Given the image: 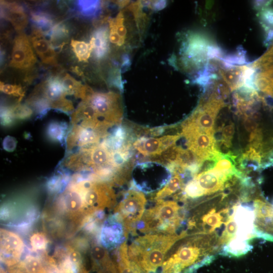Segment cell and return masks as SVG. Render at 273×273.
Segmentation results:
<instances>
[{"mask_svg":"<svg viewBox=\"0 0 273 273\" xmlns=\"http://www.w3.org/2000/svg\"><path fill=\"white\" fill-rule=\"evenodd\" d=\"M186 235V232L184 231L179 235L149 233L140 236L127 245L129 259L144 272H155L162 265L168 251Z\"/></svg>","mask_w":273,"mask_h":273,"instance_id":"obj_1","label":"cell"},{"mask_svg":"<svg viewBox=\"0 0 273 273\" xmlns=\"http://www.w3.org/2000/svg\"><path fill=\"white\" fill-rule=\"evenodd\" d=\"M49 35L52 47L54 49H59L67 42L68 39V31L64 24L57 23L53 27Z\"/></svg>","mask_w":273,"mask_h":273,"instance_id":"obj_22","label":"cell"},{"mask_svg":"<svg viewBox=\"0 0 273 273\" xmlns=\"http://www.w3.org/2000/svg\"><path fill=\"white\" fill-rule=\"evenodd\" d=\"M180 207L173 200H157L156 205L144 213L138 229L145 233L174 234L183 218Z\"/></svg>","mask_w":273,"mask_h":273,"instance_id":"obj_2","label":"cell"},{"mask_svg":"<svg viewBox=\"0 0 273 273\" xmlns=\"http://www.w3.org/2000/svg\"><path fill=\"white\" fill-rule=\"evenodd\" d=\"M259 17L265 31H270L273 28V8H265L261 10Z\"/></svg>","mask_w":273,"mask_h":273,"instance_id":"obj_30","label":"cell"},{"mask_svg":"<svg viewBox=\"0 0 273 273\" xmlns=\"http://www.w3.org/2000/svg\"><path fill=\"white\" fill-rule=\"evenodd\" d=\"M94 45V52L97 59H102L107 53L109 48L108 30L102 27L95 31L90 39Z\"/></svg>","mask_w":273,"mask_h":273,"instance_id":"obj_16","label":"cell"},{"mask_svg":"<svg viewBox=\"0 0 273 273\" xmlns=\"http://www.w3.org/2000/svg\"><path fill=\"white\" fill-rule=\"evenodd\" d=\"M35 93L46 99L50 107L64 111L73 109L71 102L65 98L68 94L58 77H51L39 85Z\"/></svg>","mask_w":273,"mask_h":273,"instance_id":"obj_7","label":"cell"},{"mask_svg":"<svg viewBox=\"0 0 273 273\" xmlns=\"http://www.w3.org/2000/svg\"><path fill=\"white\" fill-rule=\"evenodd\" d=\"M229 213V208L223 209L218 212H216L215 209H211L202 218L203 226L205 228L204 230L207 228L209 233L213 232L221 225L223 216L230 215Z\"/></svg>","mask_w":273,"mask_h":273,"instance_id":"obj_19","label":"cell"},{"mask_svg":"<svg viewBox=\"0 0 273 273\" xmlns=\"http://www.w3.org/2000/svg\"><path fill=\"white\" fill-rule=\"evenodd\" d=\"M130 62L129 59L128 58V57H124L122 65V68H123V70H124L125 68H127Z\"/></svg>","mask_w":273,"mask_h":273,"instance_id":"obj_43","label":"cell"},{"mask_svg":"<svg viewBox=\"0 0 273 273\" xmlns=\"http://www.w3.org/2000/svg\"><path fill=\"white\" fill-rule=\"evenodd\" d=\"M69 258L71 262L77 263L81 259V255L78 251H73L69 255Z\"/></svg>","mask_w":273,"mask_h":273,"instance_id":"obj_40","label":"cell"},{"mask_svg":"<svg viewBox=\"0 0 273 273\" xmlns=\"http://www.w3.org/2000/svg\"><path fill=\"white\" fill-rule=\"evenodd\" d=\"M124 17L120 12L115 18L109 20L110 41L118 46L123 44L126 34V29L123 24Z\"/></svg>","mask_w":273,"mask_h":273,"instance_id":"obj_15","label":"cell"},{"mask_svg":"<svg viewBox=\"0 0 273 273\" xmlns=\"http://www.w3.org/2000/svg\"><path fill=\"white\" fill-rule=\"evenodd\" d=\"M1 90L8 95H12L21 97L23 96L22 88L20 85L4 84L1 82Z\"/></svg>","mask_w":273,"mask_h":273,"instance_id":"obj_35","label":"cell"},{"mask_svg":"<svg viewBox=\"0 0 273 273\" xmlns=\"http://www.w3.org/2000/svg\"><path fill=\"white\" fill-rule=\"evenodd\" d=\"M91 255L96 261L104 264L109 261L107 251L101 246L94 247L91 251Z\"/></svg>","mask_w":273,"mask_h":273,"instance_id":"obj_34","label":"cell"},{"mask_svg":"<svg viewBox=\"0 0 273 273\" xmlns=\"http://www.w3.org/2000/svg\"><path fill=\"white\" fill-rule=\"evenodd\" d=\"M184 190L183 196L185 198H196L204 195L203 191L194 178L187 183Z\"/></svg>","mask_w":273,"mask_h":273,"instance_id":"obj_29","label":"cell"},{"mask_svg":"<svg viewBox=\"0 0 273 273\" xmlns=\"http://www.w3.org/2000/svg\"><path fill=\"white\" fill-rule=\"evenodd\" d=\"M10 113L13 117L24 119L30 116L32 110L24 105L18 104L9 108Z\"/></svg>","mask_w":273,"mask_h":273,"instance_id":"obj_31","label":"cell"},{"mask_svg":"<svg viewBox=\"0 0 273 273\" xmlns=\"http://www.w3.org/2000/svg\"><path fill=\"white\" fill-rule=\"evenodd\" d=\"M237 224L232 214L230 215L225 223V229L219 240V244L223 245L228 243L235 237L237 231Z\"/></svg>","mask_w":273,"mask_h":273,"instance_id":"obj_27","label":"cell"},{"mask_svg":"<svg viewBox=\"0 0 273 273\" xmlns=\"http://www.w3.org/2000/svg\"><path fill=\"white\" fill-rule=\"evenodd\" d=\"M80 192L83 193L84 206L90 212L109 206L115 198L112 189L104 184L93 183L88 189Z\"/></svg>","mask_w":273,"mask_h":273,"instance_id":"obj_9","label":"cell"},{"mask_svg":"<svg viewBox=\"0 0 273 273\" xmlns=\"http://www.w3.org/2000/svg\"><path fill=\"white\" fill-rule=\"evenodd\" d=\"M248 241H243L236 238L232 239L225 244L222 249V254L239 257L246 254L252 249Z\"/></svg>","mask_w":273,"mask_h":273,"instance_id":"obj_18","label":"cell"},{"mask_svg":"<svg viewBox=\"0 0 273 273\" xmlns=\"http://www.w3.org/2000/svg\"><path fill=\"white\" fill-rule=\"evenodd\" d=\"M48 134L49 136L54 140H61L63 136V128L57 123H51L48 128Z\"/></svg>","mask_w":273,"mask_h":273,"instance_id":"obj_33","label":"cell"},{"mask_svg":"<svg viewBox=\"0 0 273 273\" xmlns=\"http://www.w3.org/2000/svg\"><path fill=\"white\" fill-rule=\"evenodd\" d=\"M166 4V1H157L153 3L152 8L155 10H160L163 9Z\"/></svg>","mask_w":273,"mask_h":273,"instance_id":"obj_42","label":"cell"},{"mask_svg":"<svg viewBox=\"0 0 273 273\" xmlns=\"http://www.w3.org/2000/svg\"><path fill=\"white\" fill-rule=\"evenodd\" d=\"M75 132V141L79 145L91 144L97 143L99 140V135L95 129L83 126Z\"/></svg>","mask_w":273,"mask_h":273,"instance_id":"obj_25","label":"cell"},{"mask_svg":"<svg viewBox=\"0 0 273 273\" xmlns=\"http://www.w3.org/2000/svg\"><path fill=\"white\" fill-rule=\"evenodd\" d=\"M272 206H273V204H272Z\"/></svg>","mask_w":273,"mask_h":273,"instance_id":"obj_45","label":"cell"},{"mask_svg":"<svg viewBox=\"0 0 273 273\" xmlns=\"http://www.w3.org/2000/svg\"><path fill=\"white\" fill-rule=\"evenodd\" d=\"M194 178L197 180L204 195H210L224 189V185L227 177L212 169L197 174Z\"/></svg>","mask_w":273,"mask_h":273,"instance_id":"obj_12","label":"cell"},{"mask_svg":"<svg viewBox=\"0 0 273 273\" xmlns=\"http://www.w3.org/2000/svg\"><path fill=\"white\" fill-rule=\"evenodd\" d=\"M25 266L28 273H37L40 269V265L38 260L32 257L27 259Z\"/></svg>","mask_w":273,"mask_h":273,"instance_id":"obj_38","label":"cell"},{"mask_svg":"<svg viewBox=\"0 0 273 273\" xmlns=\"http://www.w3.org/2000/svg\"><path fill=\"white\" fill-rule=\"evenodd\" d=\"M183 186V180L181 176L177 173L170 179L165 186L156 194L155 199L161 200L169 196L180 189Z\"/></svg>","mask_w":273,"mask_h":273,"instance_id":"obj_23","label":"cell"},{"mask_svg":"<svg viewBox=\"0 0 273 273\" xmlns=\"http://www.w3.org/2000/svg\"><path fill=\"white\" fill-rule=\"evenodd\" d=\"M77 6L79 12L85 16H95L99 11V1H78Z\"/></svg>","mask_w":273,"mask_h":273,"instance_id":"obj_28","label":"cell"},{"mask_svg":"<svg viewBox=\"0 0 273 273\" xmlns=\"http://www.w3.org/2000/svg\"><path fill=\"white\" fill-rule=\"evenodd\" d=\"M63 203L66 210L70 212H76L84 206L83 195L78 190H71L65 194Z\"/></svg>","mask_w":273,"mask_h":273,"instance_id":"obj_21","label":"cell"},{"mask_svg":"<svg viewBox=\"0 0 273 273\" xmlns=\"http://www.w3.org/2000/svg\"><path fill=\"white\" fill-rule=\"evenodd\" d=\"M89 162L94 165H104L112 162L111 154L104 147H96L89 150Z\"/></svg>","mask_w":273,"mask_h":273,"instance_id":"obj_24","label":"cell"},{"mask_svg":"<svg viewBox=\"0 0 273 273\" xmlns=\"http://www.w3.org/2000/svg\"><path fill=\"white\" fill-rule=\"evenodd\" d=\"M46 35L34 28L30 38L32 47L41 62L44 64L55 65L57 64V55L49 40Z\"/></svg>","mask_w":273,"mask_h":273,"instance_id":"obj_10","label":"cell"},{"mask_svg":"<svg viewBox=\"0 0 273 273\" xmlns=\"http://www.w3.org/2000/svg\"><path fill=\"white\" fill-rule=\"evenodd\" d=\"M4 146L6 149L12 150L15 147L16 144L14 140L10 137L6 138Z\"/></svg>","mask_w":273,"mask_h":273,"instance_id":"obj_39","label":"cell"},{"mask_svg":"<svg viewBox=\"0 0 273 273\" xmlns=\"http://www.w3.org/2000/svg\"><path fill=\"white\" fill-rule=\"evenodd\" d=\"M36 62V57L29 39L24 34L15 38L13 47L10 65L20 69H28Z\"/></svg>","mask_w":273,"mask_h":273,"instance_id":"obj_8","label":"cell"},{"mask_svg":"<svg viewBox=\"0 0 273 273\" xmlns=\"http://www.w3.org/2000/svg\"><path fill=\"white\" fill-rule=\"evenodd\" d=\"M128 234L120 217H116L107 222L103 229L102 239L108 247L115 246L127 238Z\"/></svg>","mask_w":273,"mask_h":273,"instance_id":"obj_11","label":"cell"},{"mask_svg":"<svg viewBox=\"0 0 273 273\" xmlns=\"http://www.w3.org/2000/svg\"><path fill=\"white\" fill-rule=\"evenodd\" d=\"M243 119L244 128L250 134L263 132V128L260 126V123L256 122L249 116H243Z\"/></svg>","mask_w":273,"mask_h":273,"instance_id":"obj_32","label":"cell"},{"mask_svg":"<svg viewBox=\"0 0 273 273\" xmlns=\"http://www.w3.org/2000/svg\"><path fill=\"white\" fill-rule=\"evenodd\" d=\"M47 240L42 234H34L30 238V244L34 250H42L44 248Z\"/></svg>","mask_w":273,"mask_h":273,"instance_id":"obj_36","label":"cell"},{"mask_svg":"<svg viewBox=\"0 0 273 273\" xmlns=\"http://www.w3.org/2000/svg\"><path fill=\"white\" fill-rule=\"evenodd\" d=\"M22 242L15 234L11 232H1V250L6 255L18 257L21 253Z\"/></svg>","mask_w":273,"mask_h":273,"instance_id":"obj_17","label":"cell"},{"mask_svg":"<svg viewBox=\"0 0 273 273\" xmlns=\"http://www.w3.org/2000/svg\"><path fill=\"white\" fill-rule=\"evenodd\" d=\"M146 203L143 193L130 190L116 206L115 212L121 219L127 234L142 219Z\"/></svg>","mask_w":273,"mask_h":273,"instance_id":"obj_5","label":"cell"},{"mask_svg":"<svg viewBox=\"0 0 273 273\" xmlns=\"http://www.w3.org/2000/svg\"><path fill=\"white\" fill-rule=\"evenodd\" d=\"M235 133V126L233 122L223 127L222 130V140L232 146V140Z\"/></svg>","mask_w":273,"mask_h":273,"instance_id":"obj_37","label":"cell"},{"mask_svg":"<svg viewBox=\"0 0 273 273\" xmlns=\"http://www.w3.org/2000/svg\"><path fill=\"white\" fill-rule=\"evenodd\" d=\"M119 96L115 93H94L90 88L83 101H87L94 109L98 117H103L106 125L119 123L122 113Z\"/></svg>","mask_w":273,"mask_h":273,"instance_id":"obj_4","label":"cell"},{"mask_svg":"<svg viewBox=\"0 0 273 273\" xmlns=\"http://www.w3.org/2000/svg\"><path fill=\"white\" fill-rule=\"evenodd\" d=\"M134 147L144 155H160L165 149L162 138H142L135 142Z\"/></svg>","mask_w":273,"mask_h":273,"instance_id":"obj_14","label":"cell"},{"mask_svg":"<svg viewBox=\"0 0 273 273\" xmlns=\"http://www.w3.org/2000/svg\"><path fill=\"white\" fill-rule=\"evenodd\" d=\"M71 45L79 61L86 62L94 49V45L91 40L89 43H86L82 41L72 39Z\"/></svg>","mask_w":273,"mask_h":273,"instance_id":"obj_26","label":"cell"},{"mask_svg":"<svg viewBox=\"0 0 273 273\" xmlns=\"http://www.w3.org/2000/svg\"><path fill=\"white\" fill-rule=\"evenodd\" d=\"M31 20L34 28L38 30L44 35H49L55 24L50 15L43 12L32 13Z\"/></svg>","mask_w":273,"mask_h":273,"instance_id":"obj_20","label":"cell"},{"mask_svg":"<svg viewBox=\"0 0 273 273\" xmlns=\"http://www.w3.org/2000/svg\"><path fill=\"white\" fill-rule=\"evenodd\" d=\"M270 4V1H255L254 3V6L257 9H263L266 7L269 6Z\"/></svg>","mask_w":273,"mask_h":273,"instance_id":"obj_41","label":"cell"},{"mask_svg":"<svg viewBox=\"0 0 273 273\" xmlns=\"http://www.w3.org/2000/svg\"><path fill=\"white\" fill-rule=\"evenodd\" d=\"M202 238H192L179 246L163 262L161 273H180L184 268L196 262L206 251L201 246Z\"/></svg>","mask_w":273,"mask_h":273,"instance_id":"obj_3","label":"cell"},{"mask_svg":"<svg viewBox=\"0 0 273 273\" xmlns=\"http://www.w3.org/2000/svg\"><path fill=\"white\" fill-rule=\"evenodd\" d=\"M268 54L273 55V43L269 50L266 52Z\"/></svg>","mask_w":273,"mask_h":273,"instance_id":"obj_44","label":"cell"},{"mask_svg":"<svg viewBox=\"0 0 273 273\" xmlns=\"http://www.w3.org/2000/svg\"><path fill=\"white\" fill-rule=\"evenodd\" d=\"M1 14L16 30L21 31L27 26L28 20L22 7L15 3L1 2Z\"/></svg>","mask_w":273,"mask_h":273,"instance_id":"obj_13","label":"cell"},{"mask_svg":"<svg viewBox=\"0 0 273 273\" xmlns=\"http://www.w3.org/2000/svg\"><path fill=\"white\" fill-rule=\"evenodd\" d=\"M211 44L202 35H190L182 48L181 62L184 67L188 70H194L205 67L209 62L207 52Z\"/></svg>","mask_w":273,"mask_h":273,"instance_id":"obj_6","label":"cell"}]
</instances>
